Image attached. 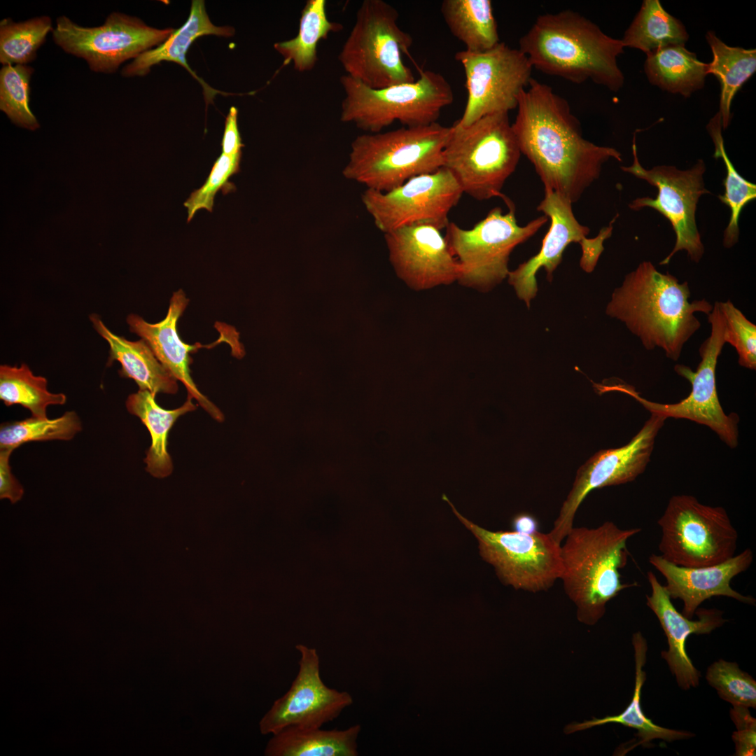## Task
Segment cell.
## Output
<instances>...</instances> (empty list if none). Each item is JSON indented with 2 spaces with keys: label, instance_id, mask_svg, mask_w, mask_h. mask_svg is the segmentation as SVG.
Segmentation results:
<instances>
[{
  "label": "cell",
  "instance_id": "obj_29",
  "mask_svg": "<svg viewBox=\"0 0 756 756\" xmlns=\"http://www.w3.org/2000/svg\"><path fill=\"white\" fill-rule=\"evenodd\" d=\"M644 71L649 82L685 98L704 87L707 64L684 45L660 48L646 54Z\"/></svg>",
  "mask_w": 756,
  "mask_h": 756
},
{
  "label": "cell",
  "instance_id": "obj_13",
  "mask_svg": "<svg viewBox=\"0 0 756 756\" xmlns=\"http://www.w3.org/2000/svg\"><path fill=\"white\" fill-rule=\"evenodd\" d=\"M635 139L634 135L633 164L621 167V169L656 187L658 192L656 198H636L629 204V207L634 211H639L645 207L652 208L671 223L676 234L675 245L659 265L668 264L680 251H687L692 261L699 262L704 255V246L696 225V211L700 197L710 193L705 187L704 180L706 172L704 160H698L691 168L685 170L678 169L672 165H657L646 169L638 160Z\"/></svg>",
  "mask_w": 756,
  "mask_h": 756
},
{
  "label": "cell",
  "instance_id": "obj_10",
  "mask_svg": "<svg viewBox=\"0 0 756 756\" xmlns=\"http://www.w3.org/2000/svg\"><path fill=\"white\" fill-rule=\"evenodd\" d=\"M660 556L680 566L701 567L735 555L738 535L727 511L691 495L672 496L657 521Z\"/></svg>",
  "mask_w": 756,
  "mask_h": 756
},
{
  "label": "cell",
  "instance_id": "obj_5",
  "mask_svg": "<svg viewBox=\"0 0 756 756\" xmlns=\"http://www.w3.org/2000/svg\"><path fill=\"white\" fill-rule=\"evenodd\" d=\"M451 131V126L435 122L358 135L351 144L342 174L367 189L390 191L414 176L443 167V151Z\"/></svg>",
  "mask_w": 756,
  "mask_h": 756
},
{
  "label": "cell",
  "instance_id": "obj_25",
  "mask_svg": "<svg viewBox=\"0 0 756 756\" xmlns=\"http://www.w3.org/2000/svg\"><path fill=\"white\" fill-rule=\"evenodd\" d=\"M90 320L96 332L108 344L107 366L118 361L121 366L120 375L132 379L140 390L155 395L177 392V379L159 361L144 340L130 341L114 334L96 314H90Z\"/></svg>",
  "mask_w": 756,
  "mask_h": 756
},
{
  "label": "cell",
  "instance_id": "obj_8",
  "mask_svg": "<svg viewBox=\"0 0 756 756\" xmlns=\"http://www.w3.org/2000/svg\"><path fill=\"white\" fill-rule=\"evenodd\" d=\"M398 10L383 0H364L338 55L346 75L373 89L416 79L403 62L413 39L398 23Z\"/></svg>",
  "mask_w": 756,
  "mask_h": 756
},
{
  "label": "cell",
  "instance_id": "obj_43",
  "mask_svg": "<svg viewBox=\"0 0 756 756\" xmlns=\"http://www.w3.org/2000/svg\"><path fill=\"white\" fill-rule=\"evenodd\" d=\"M13 451L11 449H0V498L8 499L11 503L19 501L24 494L22 486L11 472L9 461Z\"/></svg>",
  "mask_w": 756,
  "mask_h": 756
},
{
  "label": "cell",
  "instance_id": "obj_4",
  "mask_svg": "<svg viewBox=\"0 0 756 756\" xmlns=\"http://www.w3.org/2000/svg\"><path fill=\"white\" fill-rule=\"evenodd\" d=\"M640 528L622 529L612 522L596 528L573 527L561 545L566 594L577 607V618L594 625L603 617L608 602L622 590L636 586L624 583L620 570L628 560L627 541Z\"/></svg>",
  "mask_w": 756,
  "mask_h": 756
},
{
  "label": "cell",
  "instance_id": "obj_41",
  "mask_svg": "<svg viewBox=\"0 0 756 756\" xmlns=\"http://www.w3.org/2000/svg\"><path fill=\"white\" fill-rule=\"evenodd\" d=\"M724 319V341L738 355V364L756 369V326L730 301L718 302Z\"/></svg>",
  "mask_w": 756,
  "mask_h": 756
},
{
  "label": "cell",
  "instance_id": "obj_32",
  "mask_svg": "<svg viewBox=\"0 0 756 756\" xmlns=\"http://www.w3.org/2000/svg\"><path fill=\"white\" fill-rule=\"evenodd\" d=\"M688 38L685 25L669 14L659 0H644L621 40L624 48L648 54L668 46H685Z\"/></svg>",
  "mask_w": 756,
  "mask_h": 756
},
{
  "label": "cell",
  "instance_id": "obj_42",
  "mask_svg": "<svg viewBox=\"0 0 756 756\" xmlns=\"http://www.w3.org/2000/svg\"><path fill=\"white\" fill-rule=\"evenodd\" d=\"M730 717L736 727V731L732 734V740L735 744V755L755 756V718L750 715L748 708L741 706H733L730 710Z\"/></svg>",
  "mask_w": 756,
  "mask_h": 756
},
{
  "label": "cell",
  "instance_id": "obj_9",
  "mask_svg": "<svg viewBox=\"0 0 756 756\" xmlns=\"http://www.w3.org/2000/svg\"><path fill=\"white\" fill-rule=\"evenodd\" d=\"M508 208L495 207L470 229L449 222L444 237L458 265L457 281L480 292H488L507 278L513 250L533 237L547 221L543 215L524 226L517 223L515 206L507 198Z\"/></svg>",
  "mask_w": 756,
  "mask_h": 756
},
{
  "label": "cell",
  "instance_id": "obj_11",
  "mask_svg": "<svg viewBox=\"0 0 756 756\" xmlns=\"http://www.w3.org/2000/svg\"><path fill=\"white\" fill-rule=\"evenodd\" d=\"M711 326L710 336L699 349L701 361L695 372L684 365H676L675 372L691 384V391L676 403L663 404L641 397L634 387L625 384L601 385L602 392L619 391L631 396L651 414L667 418L686 419L705 425L715 432L730 448L738 445L739 417L736 413L727 414L719 401L715 371L718 357L724 341V319L718 302L708 314Z\"/></svg>",
  "mask_w": 756,
  "mask_h": 756
},
{
  "label": "cell",
  "instance_id": "obj_17",
  "mask_svg": "<svg viewBox=\"0 0 756 756\" xmlns=\"http://www.w3.org/2000/svg\"><path fill=\"white\" fill-rule=\"evenodd\" d=\"M463 192L446 168L414 176L388 192L366 189L361 200L377 227L384 234L413 225L439 230L449 224V214Z\"/></svg>",
  "mask_w": 756,
  "mask_h": 756
},
{
  "label": "cell",
  "instance_id": "obj_7",
  "mask_svg": "<svg viewBox=\"0 0 756 756\" xmlns=\"http://www.w3.org/2000/svg\"><path fill=\"white\" fill-rule=\"evenodd\" d=\"M344 91L340 120L352 123L366 133L381 132L396 121L407 127L437 122L442 110L454 94L440 73L420 70L412 82L373 89L347 75L340 77Z\"/></svg>",
  "mask_w": 756,
  "mask_h": 756
},
{
  "label": "cell",
  "instance_id": "obj_31",
  "mask_svg": "<svg viewBox=\"0 0 756 756\" xmlns=\"http://www.w3.org/2000/svg\"><path fill=\"white\" fill-rule=\"evenodd\" d=\"M706 38L713 54L712 61L707 64V74H713L720 85L718 113L725 130L731 121L734 96L756 71V50L729 46L713 31H708Z\"/></svg>",
  "mask_w": 756,
  "mask_h": 756
},
{
  "label": "cell",
  "instance_id": "obj_15",
  "mask_svg": "<svg viewBox=\"0 0 756 756\" xmlns=\"http://www.w3.org/2000/svg\"><path fill=\"white\" fill-rule=\"evenodd\" d=\"M174 29H157L136 17L112 13L99 27H85L65 15L56 20L52 38L66 53L86 61L95 72L111 74L130 59L163 43Z\"/></svg>",
  "mask_w": 756,
  "mask_h": 756
},
{
  "label": "cell",
  "instance_id": "obj_37",
  "mask_svg": "<svg viewBox=\"0 0 756 756\" xmlns=\"http://www.w3.org/2000/svg\"><path fill=\"white\" fill-rule=\"evenodd\" d=\"M82 430L80 417L74 411L50 419L32 416L4 424L0 428V449H15L34 441L70 440Z\"/></svg>",
  "mask_w": 756,
  "mask_h": 756
},
{
  "label": "cell",
  "instance_id": "obj_30",
  "mask_svg": "<svg viewBox=\"0 0 756 756\" xmlns=\"http://www.w3.org/2000/svg\"><path fill=\"white\" fill-rule=\"evenodd\" d=\"M440 11L451 34L466 50L484 52L498 43V24L490 0H444Z\"/></svg>",
  "mask_w": 756,
  "mask_h": 756
},
{
  "label": "cell",
  "instance_id": "obj_40",
  "mask_svg": "<svg viewBox=\"0 0 756 756\" xmlns=\"http://www.w3.org/2000/svg\"><path fill=\"white\" fill-rule=\"evenodd\" d=\"M241 157V153L232 155L223 153L220 154L214 162L204 185L193 191L184 202V206L188 209V222L191 220L200 209L212 211L214 197L219 190L224 194L236 190L234 185L228 180L232 175L239 172Z\"/></svg>",
  "mask_w": 756,
  "mask_h": 756
},
{
  "label": "cell",
  "instance_id": "obj_33",
  "mask_svg": "<svg viewBox=\"0 0 756 756\" xmlns=\"http://www.w3.org/2000/svg\"><path fill=\"white\" fill-rule=\"evenodd\" d=\"M326 6V0H308L301 13L296 36L274 44L284 63H292L298 71L312 70L317 61L316 48L319 41L329 33L342 29V24L328 19Z\"/></svg>",
  "mask_w": 756,
  "mask_h": 756
},
{
  "label": "cell",
  "instance_id": "obj_19",
  "mask_svg": "<svg viewBox=\"0 0 756 756\" xmlns=\"http://www.w3.org/2000/svg\"><path fill=\"white\" fill-rule=\"evenodd\" d=\"M295 648L300 656L298 673L288 690L260 720L263 735H273L288 727L320 728L338 718L354 702L349 692L323 682L316 648L303 644Z\"/></svg>",
  "mask_w": 756,
  "mask_h": 756
},
{
  "label": "cell",
  "instance_id": "obj_21",
  "mask_svg": "<svg viewBox=\"0 0 756 756\" xmlns=\"http://www.w3.org/2000/svg\"><path fill=\"white\" fill-rule=\"evenodd\" d=\"M752 561L753 552L750 548L722 562L701 567L677 566L659 554H652L649 557V563L664 577V586L670 598L682 600V614L691 619L699 606L713 596H726L754 605L752 596L741 594L731 587L732 579L747 570Z\"/></svg>",
  "mask_w": 756,
  "mask_h": 756
},
{
  "label": "cell",
  "instance_id": "obj_26",
  "mask_svg": "<svg viewBox=\"0 0 756 756\" xmlns=\"http://www.w3.org/2000/svg\"><path fill=\"white\" fill-rule=\"evenodd\" d=\"M632 644L634 649L636 676L634 690L630 704L622 713L617 715L607 716L601 719L594 718L580 723L569 724L564 728L566 734H569L608 723L621 724L637 731L636 736L638 741L630 746L629 750L639 745L646 746L654 739L673 742L693 737L694 734L690 732L671 729L657 725L647 718L643 713L640 704V694L646 678V674L643 668L646 662L648 644L640 631L633 635Z\"/></svg>",
  "mask_w": 756,
  "mask_h": 756
},
{
  "label": "cell",
  "instance_id": "obj_35",
  "mask_svg": "<svg viewBox=\"0 0 756 756\" xmlns=\"http://www.w3.org/2000/svg\"><path fill=\"white\" fill-rule=\"evenodd\" d=\"M706 128L714 145L713 156L722 158L726 169V177L723 182L724 192L718 198L730 209V218L724 232L723 245L726 248H731L738 240V219L741 211L747 204L756 198V185L741 176L729 158L724 148L722 119L718 112L709 120Z\"/></svg>",
  "mask_w": 756,
  "mask_h": 756
},
{
  "label": "cell",
  "instance_id": "obj_27",
  "mask_svg": "<svg viewBox=\"0 0 756 756\" xmlns=\"http://www.w3.org/2000/svg\"><path fill=\"white\" fill-rule=\"evenodd\" d=\"M155 396L148 391L139 389L128 396L125 405L130 414L140 419L151 438V444L144 459L147 472L155 477L163 478L169 475L173 470L167 451L170 429L181 416L195 410L197 406L192 403V396L188 395L183 405L174 410H166L157 403Z\"/></svg>",
  "mask_w": 756,
  "mask_h": 756
},
{
  "label": "cell",
  "instance_id": "obj_16",
  "mask_svg": "<svg viewBox=\"0 0 756 756\" xmlns=\"http://www.w3.org/2000/svg\"><path fill=\"white\" fill-rule=\"evenodd\" d=\"M544 197L537 210L550 220V226L542 239L540 250L515 270L510 271L507 276L508 283L528 308L531 300L537 295V272L543 267L547 280L552 281L553 272L561 263L563 253L570 244L578 243L581 246V268L587 273L594 271L604 251L603 242L612 235V225L618 216H615L596 237L589 239L587 235L590 229L576 219L573 204L551 190L544 189Z\"/></svg>",
  "mask_w": 756,
  "mask_h": 756
},
{
  "label": "cell",
  "instance_id": "obj_45",
  "mask_svg": "<svg viewBox=\"0 0 756 756\" xmlns=\"http://www.w3.org/2000/svg\"><path fill=\"white\" fill-rule=\"evenodd\" d=\"M511 526L513 531L522 534L532 535L538 532V522L529 513L521 512L514 516Z\"/></svg>",
  "mask_w": 756,
  "mask_h": 756
},
{
  "label": "cell",
  "instance_id": "obj_14",
  "mask_svg": "<svg viewBox=\"0 0 756 756\" xmlns=\"http://www.w3.org/2000/svg\"><path fill=\"white\" fill-rule=\"evenodd\" d=\"M455 59L463 68L468 94L463 115L456 121L461 127L517 108L521 92L533 78L526 55L504 42L484 52L458 51Z\"/></svg>",
  "mask_w": 756,
  "mask_h": 756
},
{
  "label": "cell",
  "instance_id": "obj_23",
  "mask_svg": "<svg viewBox=\"0 0 756 756\" xmlns=\"http://www.w3.org/2000/svg\"><path fill=\"white\" fill-rule=\"evenodd\" d=\"M188 301L182 290H177L170 300L167 314L162 321L150 323L141 316L131 314L127 318V323L130 331L144 340L159 361L184 384L188 395L195 399L215 420L223 421V413L198 390L190 376V354L205 346L186 344L178 333V321Z\"/></svg>",
  "mask_w": 756,
  "mask_h": 756
},
{
  "label": "cell",
  "instance_id": "obj_24",
  "mask_svg": "<svg viewBox=\"0 0 756 756\" xmlns=\"http://www.w3.org/2000/svg\"><path fill=\"white\" fill-rule=\"evenodd\" d=\"M234 29L230 26L218 27L214 24L206 11L202 0L192 1L190 15L186 22L161 44L148 50L123 67L121 74L125 77L144 76L149 73L153 66L162 61L174 62L183 66L202 85L206 102L221 92L209 86L190 68L186 53L194 41L205 35H216L230 37Z\"/></svg>",
  "mask_w": 756,
  "mask_h": 756
},
{
  "label": "cell",
  "instance_id": "obj_20",
  "mask_svg": "<svg viewBox=\"0 0 756 756\" xmlns=\"http://www.w3.org/2000/svg\"><path fill=\"white\" fill-rule=\"evenodd\" d=\"M384 237L396 274L410 288L424 290L457 281L458 265L440 230L407 225Z\"/></svg>",
  "mask_w": 756,
  "mask_h": 756
},
{
  "label": "cell",
  "instance_id": "obj_34",
  "mask_svg": "<svg viewBox=\"0 0 756 756\" xmlns=\"http://www.w3.org/2000/svg\"><path fill=\"white\" fill-rule=\"evenodd\" d=\"M0 399L6 406L20 405L29 410L32 416L47 418L50 405H62L66 396L48 391V380L34 375L28 365L0 366Z\"/></svg>",
  "mask_w": 756,
  "mask_h": 756
},
{
  "label": "cell",
  "instance_id": "obj_3",
  "mask_svg": "<svg viewBox=\"0 0 756 756\" xmlns=\"http://www.w3.org/2000/svg\"><path fill=\"white\" fill-rule=\"evenodd\" d=\"M533 68L580 84L590 80L617 92L624 76L617 64L625 48L594 22L571 10L540 15L519 39Z\"/></svg>",
  "mask_w": 756,
  "mask_h": 756
},
{
  "label": "cell",
  "instance_id": "obj_6",
  "mask_svg": "<svg viewBox=\"0 0 756 756\" xmlns=\"http://www.w3.org/2000/svg\"><path fill=\"white\" fill-rule=\"evenodd\" d=\"M451 127L443 167L472 198L505 200L501 190L522 155L508 113L488 115L465 127L455 122Z\"/></svg>",
  "mask_w": 756,
  "mask_h": 756
},
{
  "label": "cell",
  "instance_id": "obj_39",
  "mask_svg": "<svg viewBox=\"0 0 756 756\" xmlns=\"http://www.w3.org/2000/svg\"><path fill=\"white\" fill-rule=\"evenodd\" d=\"M706 679L719 696L733 706L756 708V681L737 663L719 659L707 669Z\"/></svg>",
  "mask_w": 756,
  "mask_h": 756
},
{
  "label": "cell",
  "instance_id": "obj_2",
  "mask_svg": "<svg viewBox=\"0 0 756 756\" xmlns=\"http://www.w3.org/2000/svg\"><path fill=\"white\" fill-rule=\"evenodd\" d=\"M688 283L659 272L643 261L615 288L606 313L620 320L647 350L662 349L666 357L679 359L682 348L699 329L695 313L708 315L713 305L706 300L690 301Z\"/></svg>",
  "mask_w": 756,
  "mask_h": 756
},
{
  "label": "cell",
  "instance_id": "obj_18",
  "mask_svg": "<svg viewBox=\"0 0 756 756\" xmlns=\"http://www.w3.org/2000/svg\"><path fill=\"white\" fill-rule=\"evenodd\" d=\"M666 419L651 414L626 444L601 449L579 468L572 489L549 533L554 540L561 544L573 528L575 513L592 491L632 482L644 472L650 460L655 438Z\"/></svg>",
  "mask_w": 756,
  "mask_h": 756
},
{
  "label": "cell",
  "instance_id": "obj_44",
  "mask_svg": "<svg viewBox=\"0 0 756 756\" xmlns=\"http://www.w3.org/2000/svg\"><path fill=\"white\" fill-rule=\"evenodd\" d=\"M237 114V108L232 106L225 119L221 147L222 153L229 155L241 153L244 146L238 129Z\"/></svg>",
  "mask_w": 756,
  "mask_h": 756
},
{
  "label": "cell",
  "instance_id": "obj_12",
  "mask_svg": "<svg viewBox=\"0 0 756 756\" xmlns=\"http://www.w3.org/2000/svg\"><path fill=\"white\" fill-rule=\"evenodd\" d=\"M442 498L477 539L482 558L495 568L505 585L535 593L549 589L560 579L561 544L549 533L489 531L462 516L444 494Z\"/></svg>",
  "mask_w": 756,
  "mask_h": 756
},
{
  "label": "cell",
  "instance_id": "obj_22",
  "mask_svg": "<svg viewBox=\"0 0 756 756\" xmlns=\"http://www.w3.org/2000/svg\"><path fill=\"white\" fill-rule=\"evenodd\" d=\"M651 588L646 595V604L657 617L667 638L668 649L662 651L670 671L680 687L687 690L699 684L700 672L693 665L686 651V640L692 634H708L722 626L726 620L722 611L716 608H698V619L692 620L678 612L671 602L664 586L652 571L647 574Z\"/></svg>",
  "mask_w": 756,
  "mask_h": 756
},
{
  "label": "cell",
  "instance_id": "obj_28",
  "mask_svg": "<svg viewBox=\"0 0 756 756\" xmlns=\"http://www.w3.org/2000/svg\"><path fill=\"white\" fill-rule=\"evenodd\" d=\"M288 727L273 734L267 756H357L360 726L345 729Z\"/></svg>",
  "mask_w": 756,
  "mask_h": 756
},
{
  "label": "cell",
  "instance_id": "obj_38",
  "mask_svg": "<svg viewBox=\"0 0 756 756\" xmlns=\"http://www.w3.org/2000/svg\"><path fill=\"white\" fill-rule=\"evenodd\" d=\"M34 68L29 65H5L0 70V110L16 125L35 130L40 126L29 107L30 79Z\"/></svg>",
  "mask_w": 756,
  "mask_h": 756
},
{
  "label": "cell",
  "instance_id": "obj_36",
  "mask_svg": "<svg viewBox=\"0 0 756 756\" xmlns=\"http://www.w3.org/2000/svg\"><path fill=\"white\" fill-rule=\"evenodd\" d=\"M50 17L43 15L15 22L4 18L0 22V62L5 65H27L52 31Z\"/></svg>",
  "mask_w": 756,
  "mask_h": 756
},
{
  "label": "cell",
  "instance_id": "obj_1",
  "mask_svg": "<svg viewBox=\"0 0 756 756\" xmlns=\"http://www.w3.org/2000/svg\"><path fill=\"white\" fill-rule=\"evenodd\" d=\"M517 109L512 127L521 153L533 165L544 189L572 204L599 178L607 161H622L615 148L583 137L568 102L546 84L532 78Z\"/></svg>",
  "mask_w": 756,
  "mask_h": 756
}]
</instances>
